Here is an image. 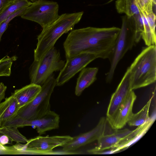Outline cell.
I'll return each mask as SVG.
<instances>
[{
  "label": "cell",
  "mask_w": 156,
  "mask_h": 156,
  "mask_svg": "<svg viewBox=\"0 0 156 156\" xmlns=\"http://www.w3.org/2000/svg\"><path fill=\"white\" fill-rule=\"evenodd\" d=\"M120 30L116 27H88L72 30L63 44L66 59L84 53L109 59Z\"/></svg>",
  "instance_id": "cell-1"
},
{
  "label": "cell",
  "mask_w": 156,
  "mask_h": 156,
  "mask_svg": "<svg viewBox=\"0 0 156 156\" xmlns=\"http://www.w3.org/2000/svg\"><path fill=\"white\" fill-rule=\"evenodd\" d=\"M83 12L64 13L51 24L42 28L38 36L37 47L34 50V60H38L51 48L63 34L73 30L74 26L81 20Z\"/></svg>",
  "instance_id": "cell-2"
},
{
  "label": "cell",
  "mask_w": 156,
  "mask_h": 156,
  "mask_svg": "<svg viewBox=\"0 0 156 156\" xmlns=\"http://www.w3.org/2000/svg\"><path fill=\"white\" fill-rule=\"evenodd\" d=\"M132 90L143 87L155 82L156 47L152 45L144 48L129 67Z\"/></svg>",
  "instance_id": "cell-3"
},
{
  "label": "cell",
  "mask_w": 156,
  "mask_h": 156,
  "mask_svg": "<svg viewBox=\"0 0 156 156\" xmlns=\"http://www.w3.org/2000/svg\"><path fill=\"white\" fill-rule=\"evenodd\" d=\"M65 61L61 59L59 51L54 47L38 60L34 61L29 68L30 83L41 86L56 71H61Z\"/></svg>",
  "instance_id": "cell-4"
},
{
  "label": "cell",
  "mask_w": 156,
  "mask_h": 156,
  "mask_svg": "<svg viewBox=\"0 0 156 156\" xmlns=\"http://www.w3.org/2000/svg\"><path fill=\"white\" fill-rule=\"evenodd\" d=\"M56 82L53 74L41 86V90L34 99L20 108L16 115L24 119L33 120L41 117L50 111V99Z\"/></svg>",
  "instance_id": "cell-5"
},
{
  "label": "cell",
  "mask_w": 156,
  "mask_h": 156,
  "mask_svg": "<svg viewBox=\"0 0 156 156\" xmlns=\"http://www.w3.org/2000/svg\"><path fill=\"white\" fill-rule=\"evenodd\" d=\"M114 49L109 58L110 67L106 74V80L110 83L113 79L115 72L119 61L126 53L136 44L133 27L128 25L127 17H122V24Z\"/></svg>",
  "instance_id": "cell-6"
},
{
  "label": "cell",
  "mask_w": 156,
  "mask_h": 156,
  "mask_svg": "<svg viewBox=\"0 0 156 156\" xmlns=\"http://www.w3.org/2000/svg\"><path fill=\"white\" fill-rule=\"evenodd\" d=\"M58 5L56 2L39 0L32 2L20 16L23 19L38 23L43 28L58 18Z\"/></svg>",
  "instance_id": "cell-7"
},
{
  "label": "cell",
  "mask_w": 156,
  "mask_h": 156,
  "mask_svg": "<svg viewBox=\"0 0 156 156\" xmlns=\"http://www.w3.org/2000/svg\"><path fill=\"white\" fill-rule=\"evenodd\" d=\"M59 120V115L50 110L41 117L33 120H25L16 115L1 126L18 128L27 126H34L36 128L39 135H41L47 131L58 129Z\"/></svg>",
  "instance_id": "cell-8"
},
{
  "label": "cell",
  "mask_w": 156,
  "mask_h": 156,
  "mask_svg": "<svg viewBox=\"0 0 156 156\" xmlns=\"http://www.w3.org/2000/svg\"><path fill=\"white\" fill-rule=\"evenodd\" d=\"M72 137L68 135L39 136L28 140L25 145L27 154H53L54 148L62 147Z\"/></svg>",
  "instance_id": "cell-9"
},
{
  "label": "cell",
  "mask_w": 156,
  "mask_h": 156,
  "mask_svg": "<svg viewBox=\"0 0 156 156\" xmlns=\"http://www.w3.org/2000/svg\"><path fill=\"white\" fill-rule=\"evenodd\" d=\"M97 58V56L94 54L84 53L66 59L63 67L56 79V86L63 85Z\"/></svg>",
  "instance_id": "cell-10"
},
{
  "label": "cell",
  "mask_w": 156,
  "mask_h": 156,
  "mask_svg": "<svg viewBox=\"0 0 156 156\" xmlns=\"http://www.w3.org/2000/svg\"><path fill=\"white\" fill-rule=\"evenodd\" d=\"M132 90H133L131 87V73L128 67L115 91L111 97L106 118L109 124L113 120L119 108Z\"/></svg>",
  "instance_id": "cell-11"
},
{
  "label": "cell",
  "mask_w": 156,
  "mask_h": 156,
  "mask_svg": "<svg viewBox=\"0 0 156 156\" xmlns=\"http://www.w3.org/2000/svg\"><path fill=\"white\" fill-rule=\"evenodd\" d=\"M106 118H101L97 126L91 130L74 136L62 147L63 151L71 153L78 148L98 140L105 134L107 122Z\"/></svg>",
  "instance_id": "cell-12"
},
{
  "label": "cell",
  "mask_w": 156,
  "mask_h": 156,
  "mask_svg": "<svg viewBox=\"0 0 156 156\" xmlns=\"http://www.w3.org/2000/svg\"><path fill=\"white\" fill-rule=\"evenodd\" d=\"M136 98L135 93L132 90L109 124L112 129L115 130L120 129L128 122L133 114V108Z\"/></svg>",
  "instance_id": "cell-13"
},
{
  "label": "cell",
  "mask_w": 156,
  "mask_h": 156,
  "mask_svg": "<svg viewBox=\"0 0 156 156\" xmlns=\"http://www.w3.org/2000/svg\"><path fill=\"white\" fill-rule=\"evenodd\" d=\"M132 131L128 129H115L111 134H104L97 140V146L89 150L88 152L90 153L98 154L103 151L113 148Z\"/></svg>",
  "instance_id": "cell-14"
},
{
  "label": "cell",
  "mask_w": 156,
  "mask_h": 156,
  "mask_svg": "<svg viewBox=\"0 0 156 156\" xmlns=\"http://www.w3.org/2000/svg\"><path fill=\"white\" fill-rule=\"evenodd\" d=\"M155 120V117L150 118L144 123L138 126L122 139L113 148H111L114 153L126 148L144 135Z\"/></svg>",
  "instance_id": "cell-15"
},
{
  "label": "cell",
  "mask_w": 156,
  "mask_h": 156,
  "mask_svg": "<svg viewBox=\"0 0 156 156\" xmlns=\"http://www.w3.org/2000/svg\"><path fill=\"white\" fill-rule=\"evenodd\" d=\"M41 89V86L30 83L20 89L15 90L11 95L17 100L20 109L32 101Z\"/></svg>",
  "instance_id": "cell-16"
},
{
  "label": "cell",
  "mask_w": 156,
  "mask_h": 156,
  "mask_svg": "<svg viewBox=\"0 0 156 156\" xmlns=\"http://www.w3.org/2000/svg\"><path fill=\"white\" fill-rule=\"evenodd\" d=\"M98 70L96 67H85L81 70L77 79L75 89L76 96H80L86 88L96 80Z\"/></svg>",
  "instance_id": "cell-17"
},
{
  "label": "cell",
  "mask_w": 156,
  "mask_h": 156,
  "mask_svg": "<svg viewBox=\"0 0 156 156\" xmlns=\"http://www.w3.org/2000/svg\"><path fill=\"white\" fill-rule=\"evenodd\" d=\"M19 109L16 99L11 95L0 103V127L15 116Z\"/></svg>",
  "instance_id": "cell-18"
},
{
  "label": "cell",
  "mask_w": 156,
  "mask_h": 156,
  "mask_svg": "<svg viewBox=\"0 0 156 156\" xmlns=\"http://www.w3.org/2000/svg\"><path fill=\"white\" fill-rule=\"evenodd\" d=\"M115 6L118 12L125 14L128 18L140 12L135 0H117Z\"/></svg>",
  "instance_id": "cell-19"
},
{
  "label": "cell",
  "mask_w": 156,
  "mask_h": 156,
  "mask_svg": "<svg viewBox=\"0 0 156 156\" xmlns=\"http://www.w3.org/2000/svg\"><path fill=\"white\" fill-rule=\"evenodd\" d=\"M152 96L144 107L137 113H133L127 123L130 126H139L144 123L150 118L149 112Z\"/></svg>",
  "instance_id": "cell-20"
},
{
  "label": "cell",
  "mask_w": 156,
  "mask_h": 156,
  "mask_svg": "<svg viewBox=\"0 0 156 156\" xmlns=\"http://www.w3.org/2000/svg\"><path fill=\"white\" fill-rule=\"evenodd\" d=\"M32 3L28 0H14L0 14V24L16 11L24 7H29Z\"/></svg>",
  "instance_id": "cell-21"
},
{
  "label": "cell",
  "mask_w": 156,
  "mask_h": 156,
  "mask_svg": "<svg viewBox=\"0 0 156 156\" xmlns=\"http://www.w3.org/2000/svg\"><path fill=\"white\" fill-rule=\"evenodd\" d=\"M0 134L8 136L11 142L16 143H26L28 140L19 131L18 128L14 127L3 126L0 127Z\"/></svg>",
  "instance_id": "cell-22"
},
{
  "label": "cell",
  "mask_w": 156,
  "mask_h": 156,
  "mask_svg": "<svg viewBox=\"0 0 156 156\" xmlns=\"http://www.w3.org/2000/svg\"><path fill=\"white\" fill-rule=\"evenodd\" d=\"M17 58L15 55L10 57L7 55L0 59V76H10L12 64Z\"/></svg>",
  "instance_id": "cell-23"
},
{
  "label": "cell",
  "mask_w": 156,
  "mask_h": 156,
  "mask_svg": "<svg viewBox=\"0 0 156 156\" xmlns=\"http://www.w3.org/2000/svg\"><path fill=\"white\" fill-rule=\"evenodd\" d=\"M140 12L142 18L144 25V30L142 38L147 46L155 45L156 39L154 38L152 35L146 17L142 11Z\"/></svg>",
  "instance_id": "cell-24"
},
{
  "label": "cell",
  "mask_w": 156,
  "mask_h": 156,
  "mask_svg": "<svg viewBox=\"0 0 156 156\" xmlns=\"http://www.w3.org/2000/svg\"><path fill=\"white\" fill-rule=\"evenodd\" d=\"M133 17L134 24L133 26L135 41L136 44L140 41L142 38L144 30V25L142 17L140 12L134 15Z\"/></svg>",
  "instance_id": "cell-25"
},
{
  "label": "cell",
  "mask_w": 156,
  "mask_h": 156,
  "mask_svg": "<svg viewBox=\"0 0 156 156\" xmlns=\"http://www.w3.org/2000/svg\"><path fill=\"white\" fill-rule=\"evenodd\" d=\"M139 10L148 14L153 12L152 0H135Z\"/></svg>",
  "instance_id": "cell-26"
},
{
  "label": "cell",
  "mask_w": 156,
  "mask_h": 156,
  "mask_svg": "<svg viewBox=\"0 0 156 156\" xmlns=\"http://www.w3.org/2000/svg\"><path fill=\"white\" fill-rule=\"evenodd\" d=\"M142 11L145 15L148 24L150 28L152 34L154 38L156 39V33H155V21H156V15L153 12L149 14H146L144 12Z\"/></svg>",
  "instance_id": "cell-27"
},
{
  "label": "cell",
  "mask_w": 156,
  "mask_h": 156,
  "mask_svg": "<svg viewBox=\"0 0 156 156\" xmlns=\"http://www.w3.org/2000/svg\"><path fill=\"white\" fill-rule=\"evenodd\" d=\"M0 154H14L12 147L5 146L0 143Z\"/></svg>",
  "instance_id": "cell-28"
},
{
  "label": "cell",
  "mask_w": 156,
  "mask_h": 156,
  "mask_svg": "<svg viewBox=\"0 0 156 156\" xmlns=\"http://www.w3.org/2000/svg\"><path fill=\"white\" fill-rule=\"evenodd\" d=\"M6 89L7 87L3 83H0V103L3 99H5Z\"/></svg>",
  "instance_id": "cell-29"
},
{
  "label": "cell",
  "mask_w": 156,
  "mask_h": 156,
  "mask_svg": "<svg viewBox=\"0 0 156 156\" xmlns=\"http://www.w3.org/2000/svg\"><path fill=\"white\" fill-rule=\"evenodd\" d=\"M14 0H0V14L4 9Z\"/></svg>",
  "instance_id": "cell-30"
},
{
  "label": "cell",
  "mask_w": 156,
  "mask_h": 156,
  "mask_svg": "<svg viewBox=\"0 0 156 156\" xmlns=\"http://www.w3.org/2000/svg\"><path fill=\"white\" fill-rule=\"evenodd\" d=\"M0 136V143L3 145L9 144V139L8 136L4 134Z\"/></svg>",
  "instance_id": "cell-31"
},
{
  "label": "cell",
  "mask_w": 156,
  "mask_h": 156,
  "mask_svg": "<svg viewBox=\"0 0 156 156\" xmlns=\"http://www.w3.org/2000/svg\"><path fill=\"white\" fill-rule=\"evenodd\" d=\"M152 8L153 12L155 14L156 0H152Z\"/></svg>",
  "instance_id": "cell-32"
},
{
  "label": "cell",
  "mask_w": 156,
  "mask_h": 156,
  "mask_svg": "<svg viewBox=\"0 0 156 156\" xmlns=\"http://www.w3.org/2000/svg\"><path fill=\"white\" fill-rule=\"evenodd\" d=\"M31 1V2H35L36 1H38L39 0H30Z\"/></svg>",
  "instance_id": "cell-33"
},
{
  "label": "cell",
  "mask_w": 156,
  "mask_h": 156,
  "mask_svg": "<svg viewBox=\"0 0 156 156\" xmlns=\"http://www.w3.org/2000/svg\"></svg>",
  "instance_id": "cell-34"
}]
</instances>
